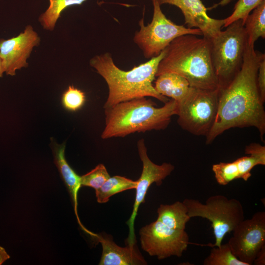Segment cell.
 Listing matches in <instances>:
<instances>
[{"label":"cell","instance_id":"5","mask_svg":"<svg viewBox=\"0 0 265 265\" xmlns=\"http://www.w3.org/2000/svg\"><path fill=\"white\" fill-rule=\"evenodd\" d=\"M210 39L212 63L220 89L226 86L241 68L247 43L243 21L233 22Z\"/></svg>","mask_w":265,"mask_h":265},{"label":"cell","instance_id":"7","mask_svg":"<svg viewBox=\"0 0 265 265\" xmlns=\"http://www.w3.org/2000/svg\"><path fill=\"white\" fill-rule=\"evenodd\" d=\"M154 11L152 21L147 25L144 18L139 22L140 29L133 37L134 43L142 50L146 58L159 55L177 37L186 34L202 35L201 30L178 25L162 12L158 0H152Z\"/></svg>","mask_w":265,"mask_h":265},{"label":"cell","instance_id":"16","mask_svg":"<svg viewBox=\"0 0 265 265\" xmlns=\"http://www.w3.org/2000/svg\"><path fill=\"white\" fill-rule=\"evenodd\" d=\"M157 77L154 85L156 90L161 95L170 97L177 103L181 101L190 89L188 81L179 75L168 73Z\"/></svg>","mask_w":265,"mask_h":265},{"label":"cell","instance_id":"1","mask_svg":"<svg viewBox=\"0 0 265 265\" xmlns=\"http://www.w3.org/2000/svg\"><path fill=\"white\" fill-rule=\"evenodd\" d=\"M259 52L247 43L240 70L225 87L219 89L214 123L206 137V144L231 128L255 127L263 140L265 111L257 86Z\"/></svg>","mask_w":265,"mask_h":265},{"label":"cell","instance_id":"10","mask_svg":"<svg viewBox=\"0 0 265 265\" xmlns=\"http://www.w3.org/2000/svg\"><path fill=\"white\" fill-rule=\"evenodd\" d=\"M233 232L228 242L233 254L248 265H253L265 246V212H257L251 218L243 219Z\"/></svg>","mask_w":265,"mask_h":265},{"label":"cell","instance_id":"18","mask_svg":"<svg viewBox=\"0 0 265 265\" xmlns=\"http://www.w3.org/2000/svg\"><path fill=\"white\" fill-rule=\"evenodd\" d=\"M244 26L249 44L254 45L258 39L265 38V0H263L248 15Z\"/></svg>","mask_w":265,"mask_h":265},{"label":"cell","instance_id":"11","mask_svg":"<svg viewBox=\"0 0 265 265\" xmlns=\"http://www.w3.org/2000/svg\"><path fill=\"white\" fill-rule=\"evenodd\" d=\"M138 152L142 162V171L139 179L137 180L136 194L132 214L127 224L129 227V235L127 245L136 243L134 234V223L140 205L145 202V198L150 186L154 183L157 185L162 184V181L170 175L174 170V166L170 163L164 162L160 165L154 163L149 158L144 139L137 143Z\"/></svg>","mask_w":265,"mask_h":265},{"label":"cell","instance_id":"29","mask_svg":"<svg viewBox=\"0 0 265 265\" xmlns=\"http://www.w3.org/2000/svg\"><path fill=\"white\" fill-rule=\"evenodd\" d=\"M3 73H4L2 66L1 61L0 58V78L2 77Z\"/></svg>","mask_w":265,"mask_h":265},{"label":"cell","instance_id":"24","mask_svg":"<svg viewBox=\"0 0 265 265\" xmlns=\"http://www.w3.org/2000/svg\"><path fill=\"white\" fill-rule=\"evenodd\" d=\"M105 166L99 164L94 169L80 176L81 186H89L97 190L110 177Z\"/></svg>","mask_w":265,"mask_h":265},{"label":"cell","instance_id":"25","mask_svg":"<svg viewBox=\"0 0 265 265\" xmlns=\"http://www.w3.org/2000/svg\"><path fill=\"white\" fill-rule=\"evenodd\" d=\"M85 93L74 85H69L62 96V104L65 109L75 111L80 109L85 103Z\"/></svg>","mask_w":265,"mask_h":265},{"label":"cell","instance_id":"4","mask_svg":"<svg viewBox=\"0 0 265 265\" xmlns=\"http://www.w3.org/2000/svg\"><path fill=\"white\" fill-rule=\"evenodd\" d=\"M160 107L151 99L141 97L104 108L105 127L103 139L123 137L135 132L165 129L177 115L178 103L169 100Z\"/></svg>","mask_w":265,"mask_h":265},{"label":"cell","instance_id":"2","mask_svg":"<svg viewBox=\"0 0 265 265\" xmlns=\"http://www.w3.org/2000/svg\"><path fill=\"white\" fill-rule=\"evenodd\" d=\"M210 39L186 34L173 40L164 49L156 77L172 73L185 78L190 86L206 90L219 89L213 67Z\"/></svg>","mask_w":265,"mask_h":265},{"label":"cell","instance_id":"15","mask_svg":"<svg viewBox=\"0 0 265 265\" xmlns=\"http://www.w3.org/2000/svg\"><path fill=\"white\" fill-rule=\"evenodd\" d=\"M52 145L54 162L69 190L79 224L83 230L90 234L91 232L86 230L81 224L78 214V192L81 187L80 176L72 168L65 159V142L58 144L54 142Z\"/></svg>","mask_w":265,"mask_h":265},{"label":"cell","instance_id":"8","mask_svg":"<svg viewBox=\"0 0 265 265\" xmlns=\"http://www.w3.org/2000/svg\"><path fill=\"white\" fill-rule=\"evenodd\" d=\"M219 89L206 90L191 87L186 96L178 103L177 123L195 135L206 136L217 114Z\"/></svg>","mask_w":265,"mask_h":265},{"label":"cell","instance_id":"14","mask_svg":"<svg viewBox=\"0 0 265 265\" xmlns=\"http://www.w3.org/2000/svg\"><path fill=\"white\" fill-rule=\"evenodd\" d=\"M102 246L100 265H145L147 262L139 252L136 243L122 247L106 233L96 234L95 237Z\"/></svg>","mask_w":265,"mask_h":265},{"label":"cell","instance_id":"27","mask_svg":"<svg viewBox=\"0 0 265 265\" xmlns=\"http://www.w3.org/2000/svg\"><path fill=\"white\" fill-rule=\"evenodd\" d=\"M253 265H265V246L263 247L256 256Z\"/></svg>","mask_w":265,"mask_h":265},{"label":"cell","instance_id":"12","mask_svg":"<svg viewBox=\"0 0 265 265\" xmlns=\"http://www.w3.org/2000/svg\"><path fill=\"white\" fill-rule=\"evenodd\" d=\"M40 42V37L30 25L17 36L0 39V58L4 73L13 76L17 70L27 67V59Z\"/></svg>","mask_w":265,"mask_h":265},{"label":"cell","instance_id":"26","mask_svg":"<svg viewBox=\"0 0 265 265\" xmlns=\"http://www.w3.org/2000/svg\"><path fill=\"white\" fill-rule=\"evenodd\" d=\"M257 82L261 99L264 103L265 101V54L260 52H259Z\"/></svg>","mask_w":265,"mask_h":265},{"label":"cell","instance_id":"19","mask_svg":"<svg viewBox=\"0 0 265 265\" xmlns=\"http://www.w3.org/2000/svg\"><path fill=\"white\" fill-rule=\"evenodd\" d=\"M137 181H133L125 177L114 176L110 177L100 187L95 190L97 201L106 203L113 195L124 191L135 189Z\"/></svg>","mask_w":265,"mask_h":265},{"label":"cell","instance_id":"23","mask_svg":"<svg viewBox=\"0 0 265 265\" xmlns=\"http://www.w3.org/2000/svg\"><path fill=\"white\" fill-rule=\"evenodd\" d=\"M212 171L220 185L226 186L235 180L241 179L240 170L236 160L231 162H221L214 164Z\"/></svg>","mask_w":265,"mask_h":265},{"label":"cell","instance_id":"17","mask_svg":"<svg viewBox=\"0 0 265 265\" xmlns=\"http://www.w3.org/2000/svg\"><path fill=\"white\" fill-rule=\"evenodd\" d=\"M157 213V220L176 230H185L186 223L191 218L186 205L179 201L170 205L160 204Z\"/></svg>","mask_w":265,"mask_h":265},{"label":"cell","instance_id":"20","mask_svg":"<svg viewBox=\"0 0 265 265\" xmlns=\"http://www.w3.org/2000/svg\"><path fill=\"white\" fill-rule=\"evenodd\" d=\"M86 0H49L47 10L40 15L39 21L44 29H54L61 13L66 8L74 5H80Z\"/></svg>","mask_w":265,"mask_h":265},{"label":"cell","instance_id":"3","mask_svg":"<svg viewBox=\"0 0 265 265\" xmlns=\"http://www.w3.org/2000/svg\"><path fill=\"white\" fill-rule=\"evenodd\" d=\"M164 54V50L158 56L129 71L118 68L108 53L92 57L90 60V66L104 79L108 88L104 108L141 97H151L164 103L168 102L169 99L159 94L152 83Z\"/></svg>","mask_w":265,"mask_h":265},{"label":"cell","instance_id":"22","mask_svg":"<svg viewBox=\"0 0 265 265\" xmlns=\"http://www.w3.org/2000/svg\"><path fill=\"white\" fill-rule=\"evenodd\" d=\"M231 0H221L217 3L214 4L209 9L215 8L218 5L224 6L229 3ZM263 0H238L235 4L234 10L232 14L227 18L224 19L223 26L227 27L233 22L241 20L243 23L248 15L258 6Z\"/></svg>","mask_w":265,"mask_h":265},{"label":"cell","instance_id":"28","mask_svg":"<svg viewBox=\"0 0 265 265\" xmlns=\"http://www.w3.org/2000/svg\"><path fill=\"white\" fill-rule=\"evenodd\" d=\"M10 258L9 255L6 252L5 249L0 246V265H2Z\"/></svg>","mask_w":265,"mask_h":265},{"label":"cell","instance_id":"6","mask_svg":"<svg viewBox=\"0 0 265 265\" xmlns=\"http://www.w3.org/2000/svg\"><path fill=\"white\" fill-rule=\"evenodd\" d=\"M183 203L190 218L200 217L211 222L215 238L212 247H219L227 233L233 232L243 219L244 212L240 202L234 198L228 199L223 195L209 197L205 203L194 199H185Z\"/></svg>","mask_w":265,"mask_h":265},{"label":"cell","instance_id":"21","mask_svg":"<svg viewBox=\"0 0 265 265\" xmlns=\"http://www.w3.org/2000/svg\"><path fill=\"white\" fill-rule=\"evenodd\" d=\"M204 265H248L238 259L232 253L229 243L212 247L210 253L204 260Z\"/></svg>","mask_w":265,"mask_h":265},{"label":"cell","instance_id":"13","mask_svg":"<svg viewBox=\"0 0 265 265\" xmlns=\"http://www.w3.org/2000/svg\"><path fill=\"white\" fill-rule=\"evenodd\" d=\"M160 5L169 4L178 7L182 11L188 28L200 29L204 37L211 39L220 30L224 20L209 16L208 10L201 0H158Z\"/></svg>","mask_w":265,"mask_h":265},{"label":"cell","instance_id":"9","mask_svg":"<svg viewBox=\"0 0 265 265\" xmlns=\"http://www.w3.org/2000/svg\"><path fill=\"white\" fill-rule=\"evenodd\" d=\"M139 234L141 248L159 260L181 257L189 243L185 230L170 228L157 219L142 227Z\"/></svg>","mask_w":265,"mask_h":265}]
</instances>
